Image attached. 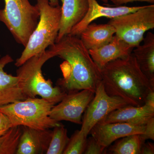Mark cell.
I'll return each instance as SVG.
<instances>
[{
    "label": "cell",
    "instance_id": "obj_13",
    "mask_svg": "<svg viewBox=\"0 0 154 154\" xmlns=\"http://www.w3.org/2000/svg\"><path fill=\"white\" fill-rule=\"evenodd\" d=\"M133 47L114 35L110 42L102 47L89 50L91 58L99 70L108 63L126 57L132 53Z\"/></svg>",
    "mask_w": 154,
    "mask_h": 154
},
{
    "label": "cell",
    "instance_id": "obj_30",
    "mask_svg": "<svg viewBox=\"0 0 154 154\" xmlns=\"http://www.w3.org/2000/svg\"><path fill=\"white\" fill-rule=\"evenodd\" d=\"M101 1H102V2L105 3H108V1L109 0H101Z\"/></svg>",
    "mask_w": 154,
    "mask_h": 154
},
{
    "label": "cell",
    "instance_id": "obj_21",
    "mask_svg": "<svg viewBox=\"0 0 154 154\" xmlns=\"http://www.w3.org/2000/svg\"><path fill=\"white\" fill-rule=\"evenodd\" d=\"M22 133V126H13L0 136V154H15Z\"/></svg>",
    "mask_w": 154,
    "mask_h": 154
},
{
    "label": "cell",
    "instance_id": "obj_12",
    "mask_svg": "<svg viewBox=\"0 0 154 154\" xmlns=\"http://www.w3.org/2000/svg\"><path fill=\"white\" fill-rule=\"evenodd\" d=\"M22 126V133L16 154L46 153L51 140L52 131L33 129Z\"/></svg>",
    "mask_w": 154,
    "mask_h": 154
},
{
    "label": "cell",
    "instance_id": "obj_17",
    "mask_svg": "<svg viewBox=\"0 0 154 154\" xmlns=\"http://www.w3.org/2000/svg\"><path fill=\"white\" fill-rule=\"evenodd\" d=\"M115 28L110 24H90L80 35V38L87 49H96L110 42L114 35Z\"/></svg>",
    "mask_w": 154,
    "mask_h": 154
},
{
    "label": "cell",
    "instance_id": "obj_22",
    "mask_svg": "<svg viewBox=\"0 0 154 154\" xmlns=\"http://www.w3.org/2000/svg\"><path fill=\"white\" fill-rule=\"evenodd\" d=\"M88 136L81 130H77L69 139L63 154H84Z\"/></svg>",
    "mask_w": 154,
    "mask_h": 154
},
{
    "label": "cell",
    "instance_id": "obj_15",
    "mask_svg": "<svg viewBox=\"0 0 154 154\" xmlns=\"http://www.w3.org/2000/svg\"><path fill=\"white\" fill-rule=\"evenodd\" d=\"M14 61L9 54L0 59V106L27 98L19 87L18 77L8 74L4 70L5 67Z\"/></svg>",
    "mask_w": 154,
    "mask_h": 154
},
{
    "label": "cell",
    "instance_id": "obj_1",
    "mask_svg": "<svg viewBox=\"0 0 154 154\" xmlns=\"http://www.w3.org/2000/svg\"><path fill=\"white\" fill-rule=\"evenodd\" d=\"M48 49L54 57L65 60L61 66L63 77L57 86L67 94L85 90L95 93L102 82L100 71L79 37L69 34Z\"/></svg>",
    "mask_w": 154,
    "mask_h": 154
},
{
    "label": "cell",
    "instance_id": "obj_9",
    "mask_svg": "<svg viewBox=\"0 0 154 154\" xmlns=\"http://www.w3.org/2000/svg\"><path fill=\"white\" fill-rule=\"evenodd\" d=\"M94 95V92L86 90L67 94L57 105L52 107L50 117L58 122L66 121L82 124L83 113Z\"/></svg>",
    "mask_w": 154,
    "mask_h": 154
},
{
    "label": "cell",
    "instance_id": "obj_26",
    "mask_svg": "<svg viewBox=\"0 0 154 154\" xmlns=\"http://www.w3.org/2000/svg\"><path fill=\"white\" fill-rule=\"evenodd\" d=\"M154 144L152 142H145L141 149L140 154H154Z\"/></svg>",
    "mask_w": 154,
    "mask_h": 154
},
{
    "label": "cell",
    "instance_id": "obj_18",
    "mask_svg": "<svg viewBox=\"0 0 154 154\" xmlns=\"http://www.w3.org/2000/svg\"><path fill=\"white\" fill-rule=\"evenodd\" d=\"M143 44L135 48L132 53L141 70L154 85V34L147 33Z\"/></svg>",
    "mask_w": 154,
    "mask_h": 154
},
{
    "label": "cell",
    "instance_id": "obj_7",
    "mask_svg": "<svg viewBox=\"0 0 154 154\" xmlns=\"http://www.w3.org/2000/svg\"><path fill=\"white\" fill-rule=\"evenodd\" d=\"M115 35L134 48L143 41L145 33L154 28V5L143 6L135 12L110 19Z\"/></svg>",
    "mask_w": 154,
    "mask_h": 154
},
{
    "label": "cell",
    "instance_id": "obj_23",
    "mask_svg": "<svg viewBox=\"0 0 154 154\" xmlns=\"http://www.w3.org/2000/svg\"><path fill=\"white\" fill-rule=\"evenodd\" d=\"M105 148L100 145L93 137L87 139V143L84 154H101L105 151Z\"/></svg>",
    "mask_w": 154,
    "mask_h": 154
},
{
    "label": "cell",
    "instance_id": "obj_11",
    "mask_svg": "<svg viewBox=\"0 0 154 154\" xmlns=\"http://www.w3.org/2000/svg\"><path fill=\"white\" fill-rule=\"evenodd\" d=\"M88 9L84 18L72 28L70 35L79 37L80 34L92 22L101 17L111 19L137 11L142 6L106 7L99 5L96 0H88Z\"/></svg>",
    "mask_w": 154,
    "mask_h": 154
},
{
    "label": "cell",
    "instance_id": "obj_20",
    "mask_svg": "<svg viewBox=\"0 0 154 154\" xmlns=\"http://www.w3.org/2000/svg\"><path fill=\"white\" fill-rule=\"evenodd\" d=\"M67 133V130L63 125L54 128L49 146L45 154H63L69 140Z\"/></svg>",
    "mask_w": 154,
    "mask_h": 154
},
{
    "label": "cell",
    "instance_id": "obj_29",
    "mask_svg": "<svg viewBox=\"0 0 154 154\" xmlns=\"http://www.w3.org/2000/svg\"><path fill=\"white\" fill-rule=\"evenodd\" d=\"M50 3L53 6H58L59 5V0H49Z\"/></svg>",
    "mask_w": 154,
    "mask_h": 154
},
{
    "label": "cell",
    "instance_id": "obj_14",
    "mask_svg": "<svg viewBox=\"0 0 154 154\" xmlns=\"http://www.w3.org/2000/svg\"><path fill=\"white\" fill-rule=\"evenodd\" d=\"M61 1L62 4L60 26L56 42L69 34L72 28L85 17L88 9V0Z\"/></svg>",
    "mask_w": 154,
    "mask_h": 154
},
{
    "label": "cell",
    "instance_id": "obj_31",
    "mask_svg": "<svg viewBox=\"0 0 154 154\" xmlns=\"http://www.w3.org/2000/svg\"><path fill=\"white\" fill-rule=\"evenodd\" d=\"M0 57H1V55H0Z\"/></svg>",
    "mask_w": 154,
    "mask_h": 154
},
{
    "label": "cell",
    "instance_id": "obj_27",
    "mask_svg": "<svg viewBox=\"0 0 154 154\" xmlns=\"http://www.w3.org/2000/svg\"><path fill=\"white\" fill-rule=\"evenodd\" d=\"M114 5L117 6H121L124 4H126L127 3L133 2H146L154 4V0H110Z\"/></svg>",
    "mask_w": 154,
    "mask_h": 154
},
{
    "label": "cell",
    "instance_id": "obj_5",
    "mask_svg": "<svg viewBox=\"0 0 154 154\" xmlns=\"http://www.w3.org/2000/svg\"><path fill=\"white\" fill-rule=\"evenodd\" d=\"M54 105L43 98H28L0 106V111L8 117L13 126L49 129L62 125L50 117V112Z\"/></svg>",
    "mask_w": 154,
    "mask_h": 154
},
{
    "label": "cell",
    "instance_id": "obj_24",
    "mask_svg": "<svg viewBox=\"0 0 154 154\" xmlns=\"http://www.w3.org/2000/svg\"><path fill=\"white\" fill-rule=\"evenodd\" d=\"M13 127L8 117L0 111V136L5 134Z\"/></svg>",
    "mask_w": 154,
    "mask_h": 154
},
{
    "label": "cell",
    "instance_id": "obj_16",
    "mask_svg": "<svg viewBox=\"0 0 154 154\" xmlns=\"http://www.w3.org/2000/svg\"><path fill=\"white\" fill-rule=\"evenodd\" d=\"M154 117V109L144 105L137 106L127 105L112 111L102 122L105 123L125 122L146 125Z\"/></svg>",
    "mask_w": 154,
    "mask_h": 154
},
{
    "label": "cell",
    "instance_id": "obj_25",
    "mask_svg": "<svg viewBox=\"0 0 154 154\" xmlns=\"http://www.w3.org/2000/svg\"><path fill=\"white\" fill-rule=\"evenodd\" d=\"M141 136L145 141L149 139L154 140V117L146 123L144 132Z\"/></svg>",
    "mask_w": 154,
    "mask_h": 154
},
{
    "label": "cell",
    "instance_id": "obj_10",
    "mask_svg": "<svg viewBox=\"0 0 154 154\" xmlns=\"http://www.w3.org/2000/svg\"><path fill=\"white\" fill-rule=\"evenodd\" d=\"M146 125L125 122L105 123L100 121L95 125L90 131L91 134L101 146L106 149L113 142L133 134L144 132Z\"/></svg>",
    "mask_w": 154,
    "mask_h": 154
},
{
    "label": "cell",
    "instance_id": "obj_19",
    "mask_svg": "<svg viewBox=\"0 0 154 154\" xmlns=\"http://www.w3.org/2000/svg\"><path fill=\"white\" fill-rule=\"evenodd\" d=\"M109 151L112 154H140L141 149L145 140L141 134H133L122 138Z\"/></svg>",
    "mask_w": 154,
    "mask_h": 154
},
{
    "label": "cell",
    "instance_id": "obj_4",
    "mask_svg": "<svg viewBox=\"0 0 154 154\" xmlns=\"http://www.w3.org/2000/svg\"><path fill=\"white\" fill-rule=\"evenodd\" d=\"M36 5L40 13L36 28L15 65L21 66L29 58L44 52L55 44L60 26L61 8L53 6L49 0H37Z\"/></svg>",
    "mask_w": 154,
    "mask_h": 154
},
{
    "label": "cell",
    "instance_id": "obj_2",
    "mask_svg": "<svg viewBox=\"0 0 154 154\" xmlns=\"http://www.w3.org/2000/svg\"><path fill=\"white\" fill-rule=\"evenodd\" d=\"M100 71L107 94L122 98L128 105L143 106L146 95L154 91V85L141 70L133 53L108 63Z\"/></svg>",
    "mask_w": 154,
    "mask_h": 154
},
{
    "label": "cell",
    "instance_id": "obj_28",
    "mask_svg": "<svg viewBox=\"0 0 154 154\" xmlns=\"http://www.w3.org/2000/svg\"><path fill=\"white\" fill-rule=\"evenodd\" d=\"M144 105L154 109V91H150L146 95Z\"/></svg>",
    "mask_w": 154,
    "mask_h": 154
},
{
    "label": "cell",
    "instance_id": "obj_6",
    "mask_svg": "<svg viewBox=\"0 0 154 154\" xmlns=\"http://www.w3.org/2000/svg\"><path fill=\"white\" fill-rule=\"evenodd\" d=\"M4 1L5 7L0 10V21L5 25L17 43L25 47L38 24L39 10L29 0Z\"/></svg>",
    "mask_w": 154,
    "mask_h": 154
},
{
    "label": "cell",
    "instance_id": "obj_8",
    "mask_svg": "<svg viewBox=\"0 0 154 154\" xmlns=\"http://www.w3.org/2000/svg\"><path fill=\"white\" fill-rule=\"evenodd\" d=\"M127 105H128L122 98L108 95L102 81L97 86L94 98L85 111L80 130L88 136L95 125L112 111Z\"/></svg>",
    "mask_w": 154,
    "mask_h": 154
},
{
    "label": "cell",
    "instance_id": "obj_3",
    "mask_svg": "<svg viewBox=\"0 0 154 154\" xmlns=\"http://www.w3.org/2000/svg\"><path fill=\"white\" fill-rule=\"evenodd\" d=\"M54 57L49 49L34 56L25 62L17 70L19 85L22 93L27 98L40 96L55 105L67 95L59 86L54 87L51 80H46L42 68L45 63Z\"/></svg>",
    "mask_w": 154,
    "mask_h": 154
}]
</instances>
